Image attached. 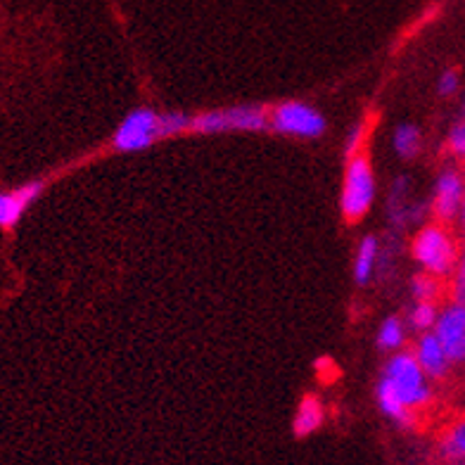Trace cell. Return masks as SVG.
<instances>
[{"label": "cell", "mask_w": 465, "mask_h": 465, "mask_svg": "<svg viewBox=\"0 0 465 465\" xmlns=\"http://www.w3.org/2000/svg\"><path fill=\"white\" fill-rule=\"evenodd\" d=\"M259 133L269 131V107L264 105H232L190 116L187 133L214 136V133Z\"/></svg>", "instance_id": "cell-1"}, {"label": "cell", "mask_w": 465, "mask_h": 465, "mask_svg": "<svg viewBox=\"0 0 465 465\" xmlns=\"http://www.w3.org/2000/svg\"><path fill=\"white\" fill-rule=\"evenodd\" d=\"M380 382L385 388H389V392L397 397V399L408 408L425 406L433 392H430V385H427V375L423 373V369L418 366L414 354H395L385 366V373H382Z\"/></svg>", "instance_id": "cell-2"}, {"label": "cell", "mask_w": 465, "mask_h": 465, "mask_svg": "<svg viewBox=\"0 0 465 465\" xmlns=\"http://www.w3.org/2000/svg\"><path fill=\"white\" fill-rule=\"evenodd\" d=\"M375 202V174L370 167L369 155L356 152L349 157L347 169H344L342 197H340V209H342L344 221L356 223L370 212Z\"/></svg>", "instance_id": "cell-3"}, {"label": "cell", "mask_w": 465, "mask_h": 465, "mask_svg": "<svg viewBox=\"0 0 465 465\" xmlns=\"http://www.w3.org/2000/svg\"><path fill=\"white\" fill-rule=\"evenodd\" d=\"M269 129L278 136L316 141L328 131V122L311 105L299 103V100H285L269 110Z\"/></svg>", "instance_id": "cell-4"}, {"label": "cell", "mask_w": 465, "mask_h": 465, "mask_svg": "<svg viewBox=\"0 0 465 465\" xmlns=\"http://www.w3.org/2000/svg\"><path fill=\"white\" fill-rule=\"evenodd\" d=\"M157 141H164L162 112L150 110V107L129 112L112 136V145L119 152H142L152 148Z\"/></svg>", "instance_id": "cell-5"}, {"label": "cell", "mask_w": 465, "mask_h": 465, "mask_svg": "<svg viewBox=\"0 0 465 465\" xmlns=\"http://www.w3.org/2000/svg\"><path fill=\"white\" fill-rule=\"evenodd\" d=\"M414 257L430 276H446L456 264V245L440 226H427L415 235Z\"/></svg>", "instance_id": "cell-6"}, {"label": "cell", "mask_w": 465, "mask_h": 465, "mask_svg": "<svg viewBox=\"0 0 465 465\" xmlns=\"http://www.w3.org/2000/svg\"><path fill=\"white\" fill-rule=\"evenodd\" d=\"M46 190L43 181H26L10 190H0V231H14L24 219V214L32 209V205L39 200Z\"/></svg>", "instance_id": "cell-7"}, {"label": "cell", "mask_w": 465, "mask_h": 465, "mask_svg": "<svg viewBox=\"0 0 465 465\" xmlns=\"http://www.w3.org/2000/svg\"><path fill=\"white\" fill-rule=\"evenodd\" d=\"M434 337L444 347L449 361H465V306L453 304L442 311L434 324Z\"/></svg>", "instance_id": "cell-8"}, {"label": "cell", "mask_w": 465, "mask_h": 465, "mask_svg": "<svg viewBox=\"0 0 465 465\" xmlns=\"http://www.w3.org/2000/svg\"><path fill=\"white\" fill-rule=\"evenodd\" d=\"M463 193H465V186L463 181H460V176L456 174V171H444V174L440 176L437 186H434V200H433L434 216L442 221H451L453 216L460 212Z\"/></svg>", "instance_id": "cell-9"}, {"label": "cell", "mask_w": 465, "mask_h": 465, "mask_svg": "<svg viewBox=\"0 0 465 465\" xmlns=\"http://www.w3.org/2000/svg\"><path fill=\"white\" fill-rule=\"evenodd\" d=\"M414 356L427 378H442L446 373V369H449V363H451L449 356H446L444 347L440 344V340L434 337V333H425V335L420 337Z\"/></svg>", "instance_id": "cell-10"}, {"label": "cell", "mask_w": 465, "mask_h": 465, "mask_svg": "<svg viewBox=\"0 0 465 465\" xmlns=\"http://www.w3.org/2000/svg\"><path fill=\"white\" fill-rule=\"evenodd\" d=\"M325 411L321 399H316L314 395H306L302 401H299L297 414H295V420H292V430L297 437H309L324 425Z\"/></svg>", "instance_id": "cell-11"}, {"label": "cell", "mask_w": 465, "mask_h": 465, "mask_svg": "<svg viewBox=\"0 0 465 465\" xmlns=\"http://www.w3.org/2000/svg\"><path fill=\"white\" fill-rule=\"evenodd\" d=\"M378 252H380V242H378V238L369 235V238L361 240L359 252H356L354 259V280L359 285H369L370 278H373Z\"/></svg>", "instance_id": "cell-12"}, {"label": "cell", "mask_w": 465, "mask_h": 465, "mask_svg": "<svg viewBox=\"0 0 465 465\" xmlns=\"http://www.w3.org/2000/svg\"><path fill=\"white\" fill-rule=\"evenodd\" d=\"M395 150L404 160H414L420 152V131L411 123H404L395 131Z\"/></svg>", "instance_id": "cell-13"}, {"label": "cell", "mask_w": 465, "mask_h": 465, "mask_svg": "<svg viewBox=\"0 0 465 465\" xmlns=\"http://www.w3.org/2000/svg\"><path fill=\"white\" fill-rule=\"evenodd\" d=\"M401 344H404V324L397 316L385 318L378 330V347L392 351V349H399Z\"/></svg>", "instance_id": "cell-14"}, {"label": "cell", "mask_w": 465, "mask_h": 465, "mask_svg": "<svg viewBox=\"0 0 465 465\" xmlns=\"http://www.w3.org/2000/svg\"><path fill=\"white\" fill-rule=\"evenodd\" d=\"M442 451L446 459H465V420L453 425L442 442Z\"/></svg>", "instance_id": "cell-15"}, {"label": "cell", "mask_w": 465, "mask_h": 465, "mask_svg": "<svg viewBox=\"0 0 465 465\" xmlns=\"http://www.w3.org/2000/svg\"><path fill=\"white\" fill-rule=\"evenodd\" d=\"M437 309H434L433 302H418L415 304V309L411 311V325L415 330H430L434 328L437 324Z\"/></svg>", "instance_id": "cell-16"}, {"label": "cell", "mask_w": 465, "mask_h": 465, "mask_svg": "<svg viewBox=\"0 0 465 465\" xmlns=\"http://www.w3.org/2000/svg\"><path fill=\"white\" fill-rule=\"evenodd\" d=\"M411 290H414V297L418 302H433L434 295H437V283L427 273V276H415L414 283H411Z\"/></svg>", "instance_id": "cell-17"}, {"label": "cell", "mask_w": 465, "mask_h": 465, "mask_svg": "<svg viewBox=\"0 0 465 465\" xmlns=\"http://www.w3.org/2000/svg\"><path fill=\"white\" fill-rule=\"evenodd\" d=\"M363 138H366V126H363V123H356L354 129L349 131L347 145H344V152H347V157H354L356 152H361Z\"/></svg>", "instance_id": "cell-18"}, {"label": "cell", "mask_w": 465, "mask_h": 465, "mask_svg": "<svg viewBox=\"0 0 465 465\" xmlns=\"http://www.w3.org/2000/svg\"><path fill=\"white\" fill-rule=\"evenodd\" d=\"M449 148H451L453 155L465 157V122L456 123L449 133Z\"/></svg>", "instance_id": "cell-19"}, {"label": "cell", "mask_w": 465, "mask_h": 465, "mask_svg": "<svg viewBox=\"0 0 465 465\" xmlns=\"http://www.w3.org/2000/svg\"><path fill=\"white\" fill-rule=\"evenodd\" d=\"M456 88H459V74L453 69L444 71L440 77V93L442 96H453L456 93Z\"/></svg>", "instance_id": "cell-20"}, {"label": "cell", "mask_w": 465, "mask_h": 465, "mask_svg": "<svg viewBox=\"0 0 465 465\" xmlns=\"http://www.w3.org/2000/svg\"><path fill=\"white\" fill-rule=\"evenodd\" d=\"M456 304L465 306V252L463 259H460L459 276H456Z\"/></svg>", "instance_id": "cell-21"}, {"label": "cell", "mask_w": 465, "mask_h": 465, "mask_svg": "<svg viewBox=\"0 0 465 465\" xmlns=\"http://www.w3.org/2000/svg\"><path fill=\"white\" fill-rule=\"evenodd\" d=\"M460 214H463V221H465V193H463V205H460Z\"/></svg>", "instance_id": "cell-22"}]
</instances>
